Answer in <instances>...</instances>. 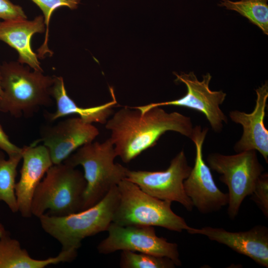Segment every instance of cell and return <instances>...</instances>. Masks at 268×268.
<instances>
[{
	"mask_svg": "<svg viewBox=\"0 0 268 268\" xmlns=\"http://www.w3.org/2000/svg\"><path fill=\"white\" fill-rule=\"evenodd\" d=\"M105 128L111 132L117 156L128 163L154 146L166 132H175L190 138L194 127L190 117L168 113L160 107L143 114L133 107H124L108 120Z\"/></svg>",
	"mask_w": 268,
	"mask_h": 268,
	"instance_id": "cell-1",
	"label": "cell"
},
{
	"mask_svg": "<svg viewBox=\"0 0 268 268\" xmlns=\"http://www.w3.org/2000/svg\"><path fill=\"white\" fill-rule=\"evenodd\" d=\"M18 62L3 63L0 66L2 94L0 111L16 118L29 117L42 106L52 103V87L55 76L43 74Z\"/></svg>",
	"mask_w": 268,
	"mask_h": 268,
	"instance_id": "cell-2",
	"label": "cell"
},
{
	"mask_svg": "<svg viewBox=\"0 0 268 268\" xmlns=\"http://www.w3.org/2000/svg\"><path fill=\"white\" fill-rule=\"evenodd\" d=\"M86 182L79 170L64 162L53 164L35 190L32 214L63 216L82 210Z\"/></svg>",
	"mask_w": 268,
	"mask_h": 268,
	"instance_id": "cell-3",
	"label": "cell"
},
{
	"mask_svg": "<svg viewBox=\"0 0 268 268\" xmlns=\"http://www.w3.org/2000/svg\"><path fill=\"white\" fill-rule=\"evenodd\" d=\"M119 199L116 186L87 209L63 216H41L39 218L41 227L60 243L62 250H77L83 239L107 230Z\"/></svg>",
	"mask_w": 268,
	"mask_h": 268,
	"instance_id": "cell-4",
	"label": "cell"
},
{
	"mask_svg": "<svg viewBox=\"0 0 268 268\" xmlns=\"http://www.w3.org/2000/svg\"><path fill=\"white\" fill-rule=\"evenodd\" d=\"M117 156L114 144L109 138L101 143L92 141L81 146L64 161L83 168L86 187L82 210L97 203L126 178L128 169L114 162Z\"/></svg>",
	"mask_w": 268,
	"mask_h": 268,
	"instance_id": "cell-5",
	"label": "cell"
},
{
	"mask_svg": "<svg viewBox=\"0 0 268 268\" xmlns=\"http://www.w3.org/2000/svg\"><path fill=\"white\" fill-rule=\"evenodd\" d=\"M117 188L119 199L112 222L121 226H158L178 232L191 228L173 212L171 202L147 194L127 179L121 181Z\"/></svg>",
	"mask_w": 268,
	"mask_h": 268,
	"instance_id": "cell-6",
	"label": "cell"
},
{
	"mask_svg": "<svg viewBox=\"0 0 268 268\" xmlns=\"http://www.w3.org/2000/svg\"><path fill=\"white\" fill-rule=\"evenodd\" d=\"M207 162L210 169L219 173V180L228 189L227 214L231 219L238 214L245 198L250 196L264 167L257 151L249 150L234 155L210 153Z\"/></svg>",
	"mask_w": 268,
	"mask_h": 268,
	"instance_id": "cell-7",
	"label": "cell"
},
{
	"mask_svg": "<svg viewBox=\"0 0 268 268\" xmlns=\"http://www.w3.org/2000/svg\"><path fill=\"white\" fill-rule=\"evenodd\" d=\"M107 237L97 247L98 252L108 255L117 251H130L170 258L176 266L182 265L178 245L157 236L153 226H121L112 222Z\"/></svg>",
	"mask_w": 268,
	"mask_h": 268,
	"instance_id": "cell-8",
	"label": "cell"
},
{
	"mask_svg": "<svg viewBox=\"0 0 268 268\" xmlns=\"http://www.w3.org/2000/svg\"><path fill=\"white\" fill-rule=\"evenodd\" d=\"M176 82L184 83L187 88L186 94L181 98L169 101L152 103L144 106L134 107L141 114L154 107L176 106L192 109L202 113L208 121L212 129L216 133L222 131L228 119L220 108L226 94L222 90L212 91L209 88L212 76L209 73L202 75L199 80L193 71L189 73H174Z\"/></svg>",
	"mask_w": 268,
	"mask_h": 268,
	"instance_id": "cell-9",
	"label": "cell"
},
{
	"mask_svg": "<svg viewBox=\"0 0 268 268\" xmlns=\"http://www.w3.org/2000/svg\"><path fill=\"white\" fill-rule=\"evenodd\" d=\"M183 150L180 151L170 161L168 168L164 171H149L130 170L127 179L139 187L147 194L158 199L180 203L189 211L194 207L186 195L184 182L192 169Z\"/></svg>",
	"mask_w": 268,
	"mask_h": 268,
	"instance_id": "cell-10",
	"label": "cell"
},
{
	"mask_svg": "<svg viewBox=\"0 0 268 268\" xmlns=\"http://www.w3.org/2000/svg\"><path fill=\"white\" fill-rule=\"evenodd\" d=\"M208 128L196 126L193 128L190 139L196 148L193 167L184 182V188L194 207L202 214L216 212L228 204V193L222 192L216 186L210 169L203 158V144Z\"/></svg>",
	"mask_w": 268,
	"mask_h": 268,
	"instance_id": "cell-11",
	"label": "cell"
},
{
	"mask_svg": "<svg viewBox=\"0 0 268 268\" xmlns=\"http://www.w3.org/2000/svg\"><path fill=\"white\" fill-rule=\"evenodd\" d=\"M98 129L79 117L61 121L42 128L41 137L31 144L42 141L49 150L53 164L64 162L81 146L93 141L99 135Z\"/></svg>",
	"mask_w": 268,
	"mask_h": 268,
	"instance_id": "cell-12",
	"label": "cell"
},
{
	"mask_svg": "<svg viewBox=\"0 0 268 268\" xmlns=\"http://www.w3.org/2000/svg\"><path fill=\"white\" fill-rule=\"evenodd\" d=\"M187 232L204 235L211 241L247 256L259 265L268 268V228L266 226L256 225L247 231L234 232L222 228L191 227Z\"/></svg>",
	"mask_w": 268,
	"mask_h": 268,
	"instance_id": "cell-13",
	"label": "cell"
},
{
	"mask_svg": "<svg viewBox=\"0 0 268 268\" xmlns=\"http://www.w3.org/2000/svg\"><path fill=\"white\" fill-rule=\"evenodd\" d=\"M255 91L256 105L252 113H246L238 110L229 112L231 120L243 128L242 136L234 145V149L237 153L249 150L258 151L268 163V131L264 125L268 98V81H265Z\"/></svg>",
	"mask_w": 268,
	"mask_h": 268,
	"instance_id": "cell-14",
	"label": "cell"
},
{
	"mask_svg": "<svg viewBox=\"0 0 268 268\" xmlns=\"http://www.w3.org/2000/svg\"><path fill=\"white\" fill-rule=\"evenodd\" d=\"M22 165L20 176L15 187L18 211L24 218H29L33 196L38 185L48 169L53 165L49 152L44 145L22 147Z\"/></svg>",
	"mask_w": 268,
	"mask_h": 268,
	"instance_id": "cell-15",
	"label": "cell"
},
{
	"mask_svg": "<svg viewBox=\"0 0 268 268\" xmlns=\"http://www.w3.org/2000/svg\"><path fill=\"white\" fill-rule=\"evenodd\" d=\"M44 16L40 15L32 20L18 19L0 22V40L14 49L18 54V62L26 64L35 70L43 71L37 55L31 45L32 36L45 31Z\"/></svg>",
	"mask_w": 268,
	"mask_h": 268,
	"instance_id": "cell-16",
	"label": "cell"
},
{
	"mask_svg": "<svg viewBox=\"0 0 268 268\" xmlns=\"http://www.w3.org/2000/svg\"><path fill=\"white\" fill-rule=\"evenodd\" d=\"M52 96L56 103V111L47 114L50 121H55L61 117L76 115L86 123L105 124L113 113V108L117 103L114 93L111 90L113 100L101 105L83 108L76 104L67 95L63 78L55 76V80L51 91Z\"/></svg>",
	"mask_w": 268,
	"mask_h": 268,
	"instance_id": "cell-17",
	"label": "cell"
},
{
	"mask_svg": "<svg viewBox=\"0 0 268 268\" xmlns=\"http://www.w3.org/2000/svg\"><path fill=\"white\" fill-rule=\"evenodd\" d=\"M77 250H61L56 257L38 260L32 258L8 231L0 238V268H44L51 265L73 261Z\"/></svg>",
	"mask_w": 268,
	"mask_h": 268,
	"instance_id": "cell-18",
	"label": "cell"
},
{
	"mask_svg": "<svg viewBox=\"0 0 268 268\" xmlns=\"http://www.w3.org/2000/svg\"><path fill=\"white\" fill-rule=\"evenodd\" d=\"M21 159L22 153L5 159L4 153L0 150V201L5 203L13 213L18 211L15 187L17 167Z\"/></svg>",
	"mask_w": 268,
	"mask_h": 268,
	"instance_id": "cell-19",
	"label": "cell"
},
{
	"mask_svg": "<svg viewBox=\"0 0 268 268\" xmlns=\"http://www.w3.org/2000/svg\"><path fill=\"white\" fill-rule=\"evenodd\" d=\"M268 0H220L218 5L234 10L268 35Z\"/></svg>",
	"mask_w": 268,
	"mask_h": 268,
	"instance_id": "cell-20",
	"label": "cell"
},
{
	"mask_svg": "<svg viewBox=\"0 0 268 268\" xmlns=\"http://www.w3.org/2000/svg\"><path fill=\"white\" fill-rule=\"evenodd\" d=\"M176 265L169 258L148 254L122 251L120 260L121 268H174Z\"/></svg>",
	"mask_w": 268,
	"mask_h": 268,
	"instance_id": "cell-21",
	"label": "cell"
},
{
	"mask_svg": "<svg viewBox=\"0 0 268 268\" xmlns=\"http://www.w3.org/2000/svg\"><path fill=\"white\" fill-rule=\"evenodd\" d=\"M42 10L44 15V22L46 27L45 40L38 49V57L42 59L47 54L52 55V52L48 47L49 24L52 13L57 8L66 6L70 9H75L80 3V0H31Z\"/></svg>",
	"mask_w": 268,
	"mask_h": 268,
	"instance_id": "cell-22",
	"label": "cell"
},
{
	"mask_svg": "<svg viewBox=\"0 0 268 268\" xmlns=\"http://www.w3.org/2000/svg\"><path fill=\"white\" fill-rule=\"evenodd\" d=\"M252 200L262 211L266 218L268 217V174L263 173L258 179L252 194Z\"/></svg>",
	"mask_w": 268,
	"mask_h": 268,
	"instance_id": "cell-23",
	"label": "cell"
},
{
	"mask_svg": "<svg viewBox=\"0 0 268 268\" xmlns=\"http://www.w3.org/2000/svg\"><path fill=\"white\" fill-rule=\"evenodd\" d=\"M0 19H27V16L20 6L13 4L9 0H0Z\"/></svg>",
	"mask_w": 268,
	"mask_h": 268,
	"instance_id": "cell-24",
	"label": "cell"
},
{
	"mask_svg": "<svg viewBox=\"0 0 268 268\" xmlns=\"http://www.w3.org/2000/svg\"><path fill=\"white\" fill-rule=\"evenodd\" d=\"M0 149L5 152L8 157L22 153V148H20L12 143L4 132L0 124Z\"/></svg>",
	"mask_w": 268,
	"mask_h": 268,
	"instance_id": "cell-25",
	"label": "cell"
},
{
	"mask_svg": "<svg viewBox=\"0 0 268 268\" xmlns=\"http://www.w3.org/2000/svg\"><path fill=\"white\" fill-rule=\"evenodd\" d=\"M8 231L5 230L3 224L0 222V238L5 234Z\"/></svg>",
	"mask_w": 268,
	"mask_h": 268,
	"instance_id": "cell-26",
	"label": "cell"
},
{
	"mask_svg": "<svg viewBox=\"0 0 268 268\" xmlns=\"http://www.w3.org/2000/svg\"><path fill=\"white\" fill-rule=\"evenodd\" d=\"M2 94V90L1 87V77H0V100L1 98Z\"/></svg>",
	"mask_w": 268,
	"mask_h": 268,
	"instance_id": "cell-27",
	"label": "cell"
}]
</instances>
